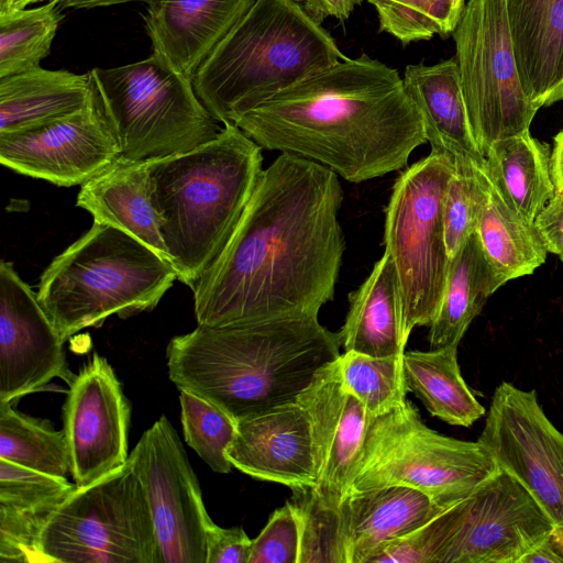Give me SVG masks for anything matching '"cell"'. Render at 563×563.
Wrapping results in <instances>:
<instances>
[{
  "mask_svg": "<svg viewBox=\"0 0 563 563\" xmlns=\"http://www.w3.org/2000/svg\"><path fill=\"white\" fill-rule=\"evenodd\" d=\"M338 174L282 153L195 287L198 325L318 316L333 299L345 249Z\"/></svg>",
  "mask_w": 563,
  "mask_h": 563,
  "instance_id": "1",
  "label": "cell"
},
{
  "mask_svg": "<svg viewBox=\"0 0 563 563\" xmlns=\"http://www.w3.org/2000/svg\"><path fill=\"white\" fill-rule=\"evenodd\" d=\"M235 125L262 148L313 161L351 183L402 169L427 142L399 73L366 54L316 71Z\"/></svg>",
  "mask_w": 563,
  "mask_h": 563,
  "instance_id": "2",
  "label": "cell"
},
{
  "mask_svg": "<svg viewBox=\"0 0 563 563\" xmlns=\"http://www.w3.org/2000/svg\"><path fill=\"white\" fill-rule=\"evenodd\" d=\"M338 333L318 316L225 327L197 325L166 347L169 379L235 422L296 402L318 372L340 357Z\"/></svg>",
  "mask_w": 563,
  "mask_h": 563,
  "instance_id": "3",
  "label": "cell"
},
{
  "mask_svg": "<svg viewBox=\"0 0 563 563\" xmlns=\"http://www.w3.org/2000/svg\"><path fill=\"white\" fill-rule=\"evenodd\" d=\"M262 147L235 124L148 163L151 198L178 280L195 287L225 246L263 174Z\"/></svg>",
  "mask_w": 563,
  "mask_h": 563,
  "instance_id": "4",
  "label": "cell"
},
{
  "mask_svg": "<svg viewBox=\"0 0 563 563\" xmlns=\"http://www.w3.org/2000/svg\"><path fill=\"white\" fill-rule=\"evenodd\" d=\"M345 58L298 0H255L192 84L214 119L236 124L276 93Z\"/></svg>",
  "mask_w": 563,
  "mask_h": 563,
  "instance_id": "5",
  "label": "cell"
},
{
  "mask_svg": "<svg viewBox=\"0 0 563 563\" xmlns=\"http://www.w3.org/2000/svg\"><path fill=\"white\" fill-rule=\"evenodd\" d=\"M176 279L174 265L153 249L93 222L46 267L36 296L66 341L112 314L126 319L153 310Z\"/></svg>",
  "mask_w": 563,
  "mask_h": 563,
  "instance_id": "6",
  "label": "cell"
},
{
  "mask_svg": "<svg viewBox=\"0 0 563 563\" xmlns=\"http://www.w3.org/2000/svg\"><path fill=\"white\" fill-rule=\"evenodd\" d=\"M500 468L477 440L464 441L430 429L409 400L367 417L350 493L404 485L448 508L472 494ZM347 494V495H349Z\"/></svg>",
  "mask_w": 563,
  "mask_h": 563,
  "instance_id": "7",
  "label": "cell"
},
{
  "mask_svg": "<svg viewBox=\"0 0 563 563\" xmlns=\"http://www.w3.org/2000/svg\"><path fill=\"white\" fill-rule=\"evenodd\" d=\"M89 74L125 158L152 161L185 153L222 130L192 80L155 53Z\"/></svg>",
  "mask_w": 563,
  "mask_h": 563,
  "instance_id": "8",
  "label": "cell"
},
{
  "mask_svg": "<svg viewBox=\"0 0 563 563\" xmlns=\"http://www.w3.org/2000/svg\"><path fill=\"white\" fill-rule=\"evenodd\" d=\"M38 547L44 563H161L151 507L129 460L76 486L49 517Z\"/></svg>",
  "mask_w": 563,
  "mask_h": 563,
  "instance_id": "9",
  "label": "cell"
},
{
  "mask_svg": "<svg viewBox=\"0 0 563 563\" xmlns=\"http://www.w3.org/2000/svg\"><path fill=\"white\" fill-rule=\"evenodd\" d=\"M453 172L448 155L431 152L400 174L386 208L385 251L398 275L406 341L415 327L430 325L443 297L450 258L442 209Z\"/></svg>",
  "mask_w": 563,
  "mask_h": 563,
  "instance_id": "10",
  "label": "cell"
},
{
  "mask_svg": "<svg viewBox=\"0 0 563 563\" xmlns=\"http://www.w3.org/2000/svg\"><path fill=\"white\" fill-rule=\"evenodd\" d=\"M452 35L472 133L485 157L495 141L530 130L539 109L520 80L506 0H468Z\"/></svg>",
  "mask_w": 563,
  "mask_h": 563,
  "instance_id": "11",
  "label": "cell"
},
{
  "mask_svg": "<svg viewBox=\"0 0 563 563\" xmlns=\"http://www.w3.org/2000/svg\"><path fill=\"white\" fill-rule=\"evenodd\" d=\"M434 519V563H519L554 527L527 489L501 470Z\"/></svg>",
  "mask_w": 563,
  "mask_h": 563,
  "instance_id": "12",
  "label": "cell"
},
{
  "mask_svg": "<svg viewBox=\"0 0 563 563\" xmlns=\"http://www.w3.org/2000/svg\"><path fill=\"white\" fill-rule=\"evenodd\" d=\"M141 481L155 527L161 563H206L212 521L183 443L162 415L128 457Z\"/></svg>",
  "mask_w": 563,
  "mask_h": 563,
  "instance_id": "13",
  "label": "cell"
},
{
  "mask_svg": "<svg viewBox=\"0 0 563 563\" xmlns=\"http://www.w3.org/2000/svg\"><path fill=\"white\" fill-rule=\"evenodd\" d=\"M478 441L554 525L563 522V433L545 416L534 389L499 384Z\"/></svg>",
  "mask_w": 563,
  "mask_h": 563,
  "instance_id": "14",
  "label": "cell"
},
{
  "mask_svg": "<svg viewBox=\"0 0 563 563\" xmlns=\"http://www.w3.org/2000/svg\"><path fill=\"white\" fill-rule=\"evenodd\" d=\"M120 155L115 132L93 85L81 109L42 125L0 134L3 166L62 187L81 186Z\"/></svg>",
  "mask_w": 563,
  "mask_h": 563,
  "instance_id": "15",
  "label": "cell"
},
{
  "mask_svg": "<svg viewBox=\"0 0 563 563\" xmlns=\"http://www.w3.org/2000/svg\"><path fill=\"white\" fill-rule=\"evenodd\" d=\"M131 404L108 360L97 353L68 386L63 430L77 487L89 485L128 461Z\"/></svg>",
  "mask_w": 563,
  "mask_h": 563,
  "instance_id": "16",
  "label": "cell"
},
{
  "mask_svg": "<svg viewBox=\"0 0 563 563\" xmlns=\"http://www.w3.org/2000/svg\"><path fill=\"white\" fill-rule=\"evenodd\" d=\"M60 336L11 262L0 263V402L42 390L53 378L68 386L69 369Z\"/></svg>",
  "mask_w": 563,
  "mask_h": 563,
  "instance_id": "17",
  "label": "cell"
},
{
  "mask_svg": "<svg viewBox=\"0 0 563 563\" xmlns=\"http://www.w3.org/2000/svg\"><path fill=\"white\" fill-rule=\"evenodd\" d=\"M297 402L311 422L317 466L312 489L323 503L340 508L362 450L366 410L344 386L339 358L318 372Z\"/></svg>",
  "mask_w": 563,
  "mask_h": 563,
  "instance_id": "18",
  "label": "cell"
},
{
  "mask_svg": "<svg viewBox=\"0 0 563 563\" xmlns=\"http://www.w3.org/2000/svg\"><path fill=\"white\" fill-rule=\"evenodd\" d=\"M227 456L251 477L291 490L317 483L311 422L297 401L238 421Z\"/></svg>",
  "mask_w": 563,
  "mask_h": 563,
  "instance_id": "19",
  "label": "cell"
},
{
  "mask_svg": "<svg viewBox=\"0 0 563 563\" xmlns=\"http://www.w3.org/2000/svg\"><path fill=\"white\" fill-rule=\"evenodd\" d=\"M255 0H158L142 15L153 53L194 79Z\"/></svg>",
  "mask_w": 563,
  "mask_h": 563,
  "instance_id": "20",
  "label": "cell"
},
{
  "mask_svg": "<svg viewBox=\"0 0 563 563\" xmlns=\"http://www.w3.org/2000/svg\"><path fill=\"white\" fill-rule=\"evenodd\" d=\"M402 80L421 114L431 152L448 155L454 167H475L486 173V159L472 133L455 58L434 65H408Z\"/></svg>",
  "mask_w": 563,
  "mask_h": 563,
  "instance_id": "21",
  "label": "cell"
},
{
  "mask_svg": "<svg viewBox=\"0 0 563 563\" xmlns=\"http://www.w3.org/2000/svg\"><path fill=\"white\" fill-rule=\"evenodd\" d=\"M75 488L66 477L0 459V562L44 563L41 533Z\"/></svg>",
  "mask_w": 563,
  "mask_h": 563,
  "instance_id": "22",
  "label": "cell"
},
{
  "mask_svg": "<svg viewBox=\"0 0 563 563\" xmlns=\"http://www.w3.org/2000/svg\"><path fill=\"white\" fill-rule=\"evenodd\" d=\"M523 89L538 108L563 100V0H506Z\"/></svg>",
  "mask_w": 563,
  "mask_h": 563,
  "instance_id": "23",
  "label": "cell"
},
{
  "mask_svg": "<svg viewBox=\"0 0 563 563\" xmlns=\"http://www.w3.org/2000/svg\"><path fill=\"white\" fill-rule=\"evenodd\" d=\"M443 509L404 485L350 493L341 505L347 563H366L379 547L420 528Z\"/></svg>",
  "mask_w": 563,
  "mask_h": 563,
  "instance_id": "24",
  "label": "cell"
},
{
  "mask_svg": "<svg viewBox=\"0 0 563 563\" xmlns=\"http://www.w3.org/2000/svg\"><path fill=\"white\" fill-rule=\"evenodd\" d=\"M148 163L120 155L81 185L76 205L87 210L93 222L124 231L170 262L152 203Z\"/></svg>",
  "mask_w": 563,
  "mask_h": 563,
  "instance_id": "25",
  "label": "cell"
},
{
  "mask_svg": "<svg viewBox=\"0 0 563 563\" xmlns=\"http://www.w3.org/2000/svg\"><path fill=\"white\" fill-rule=\"evenodd\" d=\"M338 333L344 352L374 357L402 355L407 341L397 271L388 252L349 295V310Z\"/></svg>",
  "mask_w": 563,
  "mask_h": 563,
  "instance_id": "26",
  "label": "cell"
},
{
  "mask_svg": "<svg viewBox=\"0 0 563 563\" xmlns=\"http://www.w3.org/2000/svg\"><path fill=\"white\" fill-rule=\"evenodd\" d=\"M92 96L89 71L36 67L0 78V134L45 124L85 107Z\"/></svg>",
  "mask_w": 563,
  "mask_h": 563,
  "instance_id": "27",
  "label": "cell"
},
{
  "mask_svg": "<svg viewBox=\"0 0 563 563\" xmlns=\"http://www.w3.org/2000/svg\"><path fill=\"white\" fill-rule=\"evenodd\" d=\"M550 156L530 130L495 141L485 155L494 190L509 209L532 222L555 194Z\"/></svg>",
  "mask_w": 563,
  "mask_h": 563,
  "instance_id": "28",
  "label": "cell"
},
{
  "mask_svg": "<svg viewBox=\"0 0 563 563\" xmlns=\"http://www.w3.org/2000/svg\"><path fill=\"white\" fill-rule=\"evenodd\" d=\"M505 284L474 232L450 261L443 297L430 323L431 350L459 345L487 299Z\"/></svg>",
  "mask_w": 563,
  "mask_h": 563,
  "instance_id": "29",
  "label": "cell"
},
{
  "mask_svg": "<svg viewBox=\"0 0 563 563\" xmlns=\"http://www.w3.org/2000/svg\"><path fill=\"white\" fill-rule=\"evenodd\" d=\"M402 369L408 391L431 416L453 426L471 427L485 415L461 375L457 345L404 353Z\"/></svg>",
  "mask_w": 563,
  "mask_h": 563,
  "instance_id": "30",
  "label": "cell"
},
{
  "mask_svg": "<svg viewBox=\"0 0 563 563\" xmlns=\"http://www.w3.org/2000/svg\"><path fill=\"white\" fill-rule=\"evenodd\" d=\"M475 232L489 264L505 283L532 274L549 253L534 222L509 209L493 186Z\"/></svg>",
  "mask_w": 563,
  "mask_h": 563,
  "instance_id": "31",
  "label": "cell"
},
{
  "mask_svg": "<svg viewBox=\"0 0 563 563\" xmlns=\"http://www.w3.org/2000/svg\"><path fill=\"white\" fill-rule=\"evenodd\" d=\"M0 459L41 473L66 477L70 454L64 430L0 402Z\"/></svg>",
  "mask_w": 563,
  "mask_h": 563,
  "instance_id": "32",
  "label": "cell"
},
{
  "mask_svg": "<svg viewBox=\"0 0 563 563\" xmlns=\"http://www.w3.org/2000/svg\"><path fill=\"white\" fill-rule=\"evenodd\" d=\"M63 10L56 1L0 12V78L40 66L51 51Z\"/></svg>",
  "mask_w": 563,
  "mask_h": 563,
  "instance_id": "33",
  "label": "cell"
},
{
  "mask_svg": "<svg viewBox=\"0 0 563 563\" xmlns=\"http://www.w3.org/2000/svg\"><path fill=\"white\" fill-rule=\"evenodd\" d=\"M402 356L374 357L356 352L340 355L343 384L362 402L367 417L382 415L407 400Z\"/></svg>",
  "mask_w": 563,
  "mask_h": 563,
  "instance_id": "34",
  "label": "cell"
},
{
  "mask_svg": "<svg viewBox=\"0 0 563 563\" xmlns=\"http://www.w3.org/2000/svg\"><path fill=\"white\" fill-rule=\"evenodd\" d=\"M292 492L288 503L299 523L298 563H347L341 507L323 503L312 487Z\"/></svg>",
  "mask_w": 563,
  "mask_h": 563,
  "instance_id": "35",
  "label": "cell"
},
{
  "mask_svg": "<svg viewBox=\"0 0 563 563\" xmlns=\"http://www.w3.org/2000/svg\"><path fill=\"white\" fill-rule=\"evenodd\" d=\"M180 420L186 443L216 473L233 467L227 456L236 433V422L214 405L180 390Z\"/></svg>",
  "mask_w": 563,
  "mask_h": 563,
  "instance_id": "36",
  "label": "cell"
},
{
  "mask_svg": "<svg viewBox=\"0 0 563 563\" xmlns=\"http://www.w3.org/2000/svg\"><path fill=\"white\" fill-rule=\"evenodd\" d=\"M490 188L492 184L485 172L475 167H454L442 209L444 240L450 261L476 231Z\"/></svg>",
  "mask_w": 563,
  "mask_h": 563,
  "instance_id": "37",
  "label": "cell"
},
{
  "mask_svg": "<svg viewBox=\"0 0 563 563\" xmlns=\"http://www.w3.org/2000/svg\"><path fill=\"white\" fill-rule=\"evenodd\" d=\"M300 533L297 516L287 501L269 517L252 541L247 563H298Z\"/></svg>",
  "mask_w": 563,
  "mask_h": 563,
  "instance_id": "38",
  "label": "cell"
},
{
  "mask_svg": "<svg viewBox=\"0 0 563 563\" xmlns=\"http://www.w3.org/2000/svg\"><path fill=\"white\" fill-rule=\"evenodd\" d=\"M378 14L379 29L400 41L430 40L435 29L430 21L422 0H368Z\"/></svg>",
  "mask_w": 563,
  "mask_h": 563,
  "instance_id": "39",
  "label": "cell"
},
{
  "mask_svg": "<svg viewBox=\"0 0 563 563\" xmlns=\"http://www.w3.org/2000/svg\"><path fill=\"white\" fill-rule=\"evenodd\" d=\"M252 541L241 527L222 528L211 521L206 530V563H247Z\"/></svg>",
  "mask_w": 563,
  "mask_h": 563,
  "instance_id": "40",
  "label": "cell"
},
{
  "mask_svg": "<svg viewBox=\"0 0 563 563\" xmlns=\"http://www.w3.org/2000/svg\"><path fill=\"white\" fill-rule=\"evenodd\" d=\"M549 253L563 255V190L555 191L534 219Z\"/></svg>",
  "mask_w": 563,
  "mask_h": 563,
  "instance_id": "41",
  "label": "cell"
},
{
  "mask_svg": "<svg viewBox=\"0 0 563 563\" xmlns=\"http://www.w3.org/2000/svg\"><path fill=\"white\" fill-rule=\"evenodd\" d=\"M435 33L445 37L454 32L465 10V0H422Z\"/></svg>",
  "mask_w": 563,
  "mask_h": 563,
  "instance_id": "42",
  "label": "cell"
},
{
  "mask_svg": "<svg viewBox=\"0 0 563 563\" xmlns=\"http://www.w3.org/2000/svg\"><path fill=\"white\" fill-rule=\"evenodd\" d=\"M363 0H305L301 4L308 15L321 24L327 18L332 16L340 21L350 18L354 8Z\"/></svg>",
  "mask_w": 563,
  "mask_h": 563,
  "instance_id": "43",
  "label": "cell"
},
{
  "mask_svg": "<svg viewBox=\"0 0 563 563\" xmlns=\"http://www.w3.org/2000/svg\"><path fill=\"white\" fill-rule=\"evenodd\" d=\"M519 563H563L550 534L536 543L519 561Z\"/></svg>",
  "mask_w": 563,
  "mask_h": 563,
  "instance_id": "44",
  "label": "cell"
},
{
  "mask_svg": "<svg viewBox=\"0 0 563 563\" xmlns=\"http://www.w3.org/2000/svg\"><path fill=\"white\" fill-rule=\"evenodd\" d=\"M550 168L555 191L563 190V130L554 137Z\"/></svg>",
  "mask_w": 563,
  "mask_h": 563,
  "instance_id": "45",
  "label": "cell"
},
{
  "mask_svg": "<svg viewBox=\"0 0 563 563\" xmlns=\"http://www.w3.org/2000/svg\"><path fill=\"white\" fill-rule=\"evenodd\" d=\"M60 10L64 9H92L98 7H109L126 2L154 3L158 0H55Z\"/></svg>",
  "mask_w": 563,
  "mask_h": 563,
  "instance_id": "46",
  "label": "cell"
},
{
  "mask_svg": "<svg viewBox=\"0 0 563 563\" xmlns=\"http://www.w3.org/2000/svg\"><path fill=\"white\" fill-rule=\"evenodd\" d=\"M550 537L559 553L563 558V522L554 525Z\"/></svg>",
  "mask_w": 563,
  "mask_h": 563,
  "instance_id": "47",
  "label": "cell"
},
{
  "mask_svg": "<svg viewBox=\"0 0 563 563\" xmlns=\"http://www.w3.org/2000/svg\"><path fill=\"white\" fill-rule=\"evenodd\" d=\"M44 0H8V3L3 10L0 12L11 11V10H21L25 9L27 5L42 2ZM53 1V0H48Z\"/></svg>",
  "mask_w": 563,
  "mask_h": 563,
  "instance_id": "48",
  "label": "cell"
},
{
  "mask_svg": "<svg viewBox=\"0 0 563 563\" xmlns=\"http://www.w3.org/2000/svg\"><path fill=\"white\" fill-rule=\"evenodd\" d=\"M8 0H0V11L5 8Z\"/></svg>",
  "mask_w": 563,
  "mask_h": 563,
  "instance_id": "49",
  "label": "cell"
},
{
  "mask_svg": "<svg viewBox=\"0 0 563 563\" xmlns=\"http://www.w3.org/2000/svg\"><path fill=\"white\" fill-rule=\"evenodd\" d=\"M562 263H563V255L561 256Z\"/></svg>",
  "mask_w": 563,
  "mask_h": 563,
  "instance_id": "50",
  "label": "cell"
}]
</instances>
